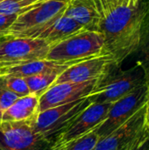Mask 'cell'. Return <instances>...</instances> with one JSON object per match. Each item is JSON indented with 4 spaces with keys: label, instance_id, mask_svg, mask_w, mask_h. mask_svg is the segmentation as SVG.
<instances>
[{
    "label": "cell",
    "instance_id": "3",
    "mask_svg": "<svg viewBox=\"0 0 149 150\" xmlns=\"http://www.w3.org/2000/svg\"><path fill=\"white\" fill-rule=\"evenodd\" d=\"M105 54V38L96 31L82 30L52 46L47 60L60 63L78 62Z\"/></svg>",
    "mask_w": 149,
    "mask_h": 150
},
{
    "label": "cell",
    "instance_id": "24",
    "mask_svg": "<svg viewBox=\"0 0 149 150\" xmlns=\"http://www.w3.org/2000/svg\"><path fill=\"white\" fill-rule=\"evenodd\" d=\"M18 14H3L0 13V40L4 38L8 30L12 25Z\"/></svg>",
    "mask_w": 149,
    "mask_h": 150
},
{
    "label": "cell",
    "instance_id": "12",
    "mask_svg": "<svg viewBox=\"0 0 149 150\" xmlns=\"http://www.w3.org/2000/svg\"><path fill=\"white\" fill-rule=\"evenodd\" d=\"M146 105L121 126L99 140L94 150H122L146 128Z\"/></svg>",
    "mask_w": 149,
    "mask_h": 150
},
{
    "label": "cell",
    "instance_id": "20",
    "mask_svg": "<svg viewBox=\"0 0 149 150\" xmlns=\"http://www.w3.org/2000/svg\"><path fill=\"white\" fill-rule=\"evenodd\" d=\"M3 83L8 90L14 92L20 98L31 94L26 81L23 77L4 75L3 77Z\"/></svg>",
    "mask_w": 149,
    "mask_h": 150
},
{
    "label": "cell",
    "instance_id": "27",
    "mask_svg": "<svg viewBox=\"0 0 149 150\" xmlns=\"http://www.w3.org/2000/svg\"><path fill=\"white\" fill-rule=\"evenodd\" d=\"M2 118H3V111L0 108V123L2 122Z\"/></svg>",
    "mask_w": 149,
    "mask_h": 150
},
{
    "label": "cell",
    "instance_id": "18",
    "mask_svg": "<svg viewBox=\"0 0 149 150\" xmlns=\"http://www.w3.org/2000/svg\"><path fill=\"white\" fill-rule=\"evenodd\" d=\"M61 74V72L53 71V72L38 74L35 76H31L25 77V79L29 87L30 92L40 97L54 83V82L56 81V79Z\"/></svg>",
    "mask_w": 149,
    "mask_h": 150
},
{
    "label": "cell",
    "instance_id": "4",
    "mask_svg": "<svg viewBox=\"0 0 149 150\" xmlns=\"http://www.w3.org/2000/svg\"><path fill=\"white\" fill-rule=\"evenodd\" d=\"M146 82L145 70L138 63L126 70L113 68L87 98L91 103H114Z\"/></svg>",
    "mask_w": 149,
    "mask_h": 150
},
{
    "label": "cell",
    "instance_id": "10",
    "mask_svg": "<svg viewBox=\"0 0 149 150\" xmlns=\"http://www.w3.org/2000/svg\"><path fill=\"white\" fill-rule=\"evenodd\" d=\"M113 68H119L115 65L113 58L108 54H102L72 64L58 76L54 84L102 79Z\"/></svg>",
    "mask_w": 149,
    "mask_h": 150
},
{
    "label": "cell",
    "instance_id": "6",
    "mask_svg": "<svg viewBox=\"0 0 149 150\" xmlns=\"http://www.w3.org/2000/svg\"><path fill=\"white\" fill-rule=\"evenodd\" d=\"M90 104V100L84 98L40 112L32 121L34 131L40 138L52 143L54 136Z\"/></svg>",
    "mask_w": 149,
    "mask_h": 150
},
{
    "label": "cell",
    "instance_id": "19",
    "mask_svg": "<svg viewBox=\"0 0 149 150\" xmlns=\"http://www.w3.org/2000/svg\"><path fill=\"white\" fill-rule=\"evenodd\" d=\"M44 0H4L0 2V13L22 14Z\"/></svg>",
    "mask_w": 149,
    "mask_h": 150
},
{
    "label": "cell",
    "instance_id": "30",
    "mask_svg": "<svg viewBox=\"0 0 149 150\" xmlns=\"http://www.w3.org/2000/svg\"><path fill=\"white\" fill-rule=\"evenodd\" d=\"M2 1H4V0H0V2H2Z\"/></svg>",
    "mask_w": 149,
    "mask_h": 150
},
{
    "label": "cell",
    "instance_id": "21",
    "mask_svg": "<svg viewBox=\"0 0 149 150\" xmlns=\"http://www.w3.org/2000/svg\"><path fill=\"white\" fill-rule=\"evenodd\" d=\"M96 130L90 132L62 150H94L100 140Z\"/></svg>",
    "mask_w": 149,
    "mask_h": 150
},
{
    "label": "cell",
    "instance_id": "28",
    "mask_svg": "<svg viewBox=\"0 0 149 150\" xmlns=\"http://www.w3.org/2000/svg\"><path fill=\"white\" fill-rule=\"evenodd\" d=\"M3 67H4V66H3V65H2V64L0 63V74H2V73H1V69H3Z\"/></svg>",
    "mask_w": 149,
    "mask_h": 150
},
{
    "label": "cell",
    "instance_id": "8",
    "mask_svg": "<svg viewBox=\"0 0 149 150\" xmlns=\"http://www.w3.org/2000/svg\"><path fill=\"white\" fill-rule=\"evenodd\" d=\"M148 96V82H146L144 84L112 103L107 117L96 130L100 139L105 137L121 126L144 106L147 104Z\"/></svg>",
    "mask_w": 149,
    "mask_h": 150
},
{
    "label": "cell",
    "instance_id": "22",
    "mask_svg": "<svg viewBox=\"0 0 149 150\" xmlns=\"http://www.w3.org/2000/svg\"><path fill=\"white\" fill-rule=\"evenodd\" d=\"M4 76L0 77V108L3 111V112L5 110H7L10 106H11L20 98L4 86L3 83Z\"/></svg>",
    "mask_w": 149,
    "mask_h": 150
},
{
    "label": "cell",
    "instance_id": "25",
    "mask_svg": "<svg viewBox=\"0 0 149 150\" xmlns=\"http://www.w3.org/2000/svg\"><path fill=\"white\" fill-rule=\"evenodd\" d=\"M148 85V101L146 104V124L149 129V80H147Z\"/></svg>",
    "mask_w": 149,
    "mask_h": 150
},
{
    "label": "cell",
    "instance_id": "14",
    "mask_svg": "<svg viewBox=\"0 0 149 150\" xmlns=\"http://www.w3.org/2000/svg\"><path fill=\"white\" fill-rule=\"evenodd\" d=\"M64 15L76 21L85 30L97 32L98 15L93 0H68Z\"/></svg>",
    "mask_w": 149,
    "mask_h": 150
},
{
    "label": "cell",
    "instance_id": "9",
    "mask_svg": "<svg viewBox=\"0 0 149 150\" xmlns=\"http://www.w3.org/2000/svg\"><path fill=\"white\" fill-rule=\"evenodd\" d=\"M32 121H2L0 150H49L50 143L36 134Z\"/></svg>",
    "mask_w": 149,
    "mask_h": 150
},
{
    "label": "cell",
    "instance_id": "5",
    "mask_svg": "<svg viewBox=\"0 0 149 150\" xmlns=\"http://www.w3.org/2000/svg\"><path fill=\"white\" fill-rule=\"evenodd\" d=\"M112 103H91L74 117L53 139L49 150H62L96 130L105 120Z\"/></svg>",
    "mask_w": 149,
    "mask_h": 150
},
{
    "label": "cell",
    "instance_id": "16",
    "mask_svg": "<svg viewBox=\"0 0 149 150\" xmlns=\"http://www.w3.org/2000/svg\"><path fill=\"white\" fill-rule=\"evenodd\" d=\"M82 30L85 29L80 24L71 18L62 15L51 26L40 33L35 38L46 41L52 47Z\"/></svg>",
    "mask_w": 149,
    "mask_h": 150
},
{
    "label": "cell",
    "instance_id": "13",
    "mask_svg": "<svg viewBox=\"0 0 149 150\" xmlns=\"http://www.w3.org/2000/svg\"><path fill=\"white\" fill-rule=\"evenodd\" d=\"M75 63H60L53 61H48L47 59L38 60L30 62L24 64L15 65V66H6L3 67L1 73L6 76H18V77H28L31 76H35L38 74L59 71L63 72L69 66Z\"/></svg>",
    "mask_w": 149,
    "mask_h": 150
},
{
    "label": "cell",
    "instance_id": "11",
    "mask_svg": "<svg viewBox=\"0 0 149 150\" xmlns=\"http://www.w3.org/2000/svg\"><path fill=\"white\" fill-rule=\"evenodd\" d=\"M101 79L83 83H61L53 84L40 97L39 112L47 109L87 98Z\"/></svg>",
    "mask_w": 149,
    "mask_h": 150
},
{
    "label": "cell",
    "instance_id": "1",
    "mask_svg": "<svg viewBox=\"0 0 149 150\" xmlns=\"http://www.w3.org/2000/svg\"><path fill=\"white\" fill-rule=\"evenodd\" d=\"M98 15L97 32L105 38V54L117 67L135 54L145 14L143 0H93Z\"/></svg>",
    "mask_w": 149,
    "mask_h": 150
},
{
    "label": "cell",
    "instance_id": "15",
    "mask_svg": "<svg viewBox=\"0 0 149 150\" xmlns=\"http://www.w3.org/2000/svg\"><path fill=\"white\" fill-rule=\"evenodd\" d=\"M40 96L29 94L19 98L11 106L3 112L2 121L21 122L35 119L39 113Z\"/></svg>",
    "mask_w": 149,
    "mask_h": 150
},
{
    "label": "cell",
    "instance_id": "2",
    "mask_svg": "<svg viewBox=\"0 0 149 150\" xmlns=\"http://www.w3.org/2000/svg\"><path fill=\"white\" fill-rule=\"evenodd\" d=\"M68 0H44L19 14L4 38H35L58 20L68 7Z\"/></svg>",
    "mask_w": 149,
    "mask_h": 150
},
{
    "label": "cell",
    "instance_id": "26",
    "mask_svg": "<svg viewBox=\"0 0 149 150\" xmlns=\"http://www.w3.org/2000/svg\"><path fill=\"white\" fill-rule=\"evenodd\" d=\"M146 73V76H147V80H149V68L145 71Z\"/></svg>",
    "mask_w": 149,
    "mask_h": 150
},
{
    "label": "cell",
    "instance_id": "29",
    "mask_svg": "<svg viewBox=\"0 0 149 150\" xmlns=\"http://www.w3.org/2000/svg\"><path fill=\"white\" fill-rule=\"evenodd\" d=\"M2 76H4V75H3V74H0V77H1Z\"/></svg>",
    "mask_w": 149,
    "mask_h": 150
},
{
    "label": "cell",
    "instance_id": "23",
    "mask_svg": "<svg viewBox=\"0 0 149 150\" xmlns=\"http://www.w3.org/2000/svg\"><path fill=\"white\" fill-rule=\"evenodd\" d=\"M122 150H149V129L148 127L133 142Z\"/></svg>",
    "mask_w": 149,
    "mask_h": 150
},
{
    "label": "cell",
    "instance_id": "17",
    "mask_svg": "<svg viewBox=\"0 0 149 150\" xmlns=\"http://www.w3.org/2000/svg\"><path fill=\"white\" fill-rule=\"evenodd\" d=\"M145 5V14L141 25V39L139 47L135 52L136 62L146 71L149 68V0H143Z\"/></svg>",
    "mask_w": 149,
    "mask_h": 150
},
{
    "label": "cell",
    "instance_id": "7",
    "mask_svg": "<svg viewBox=\"0 0 149 150\" xmlns=\"http://www.w3.org/2000/svg\"><path fill=\"white\" fill-rule=\"evenodd\" d=\"M50 47L46 41L37 38H3L0 40V63L6 67L44 60Z\"/></svg>",
    "mask_w": 149,
    "mask_h": 150
}]
</instances>
